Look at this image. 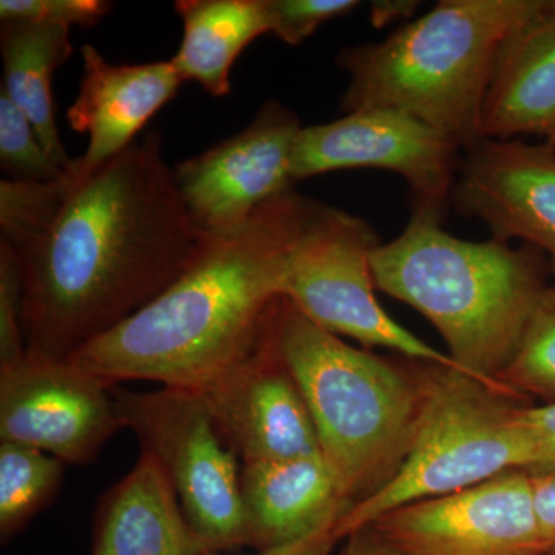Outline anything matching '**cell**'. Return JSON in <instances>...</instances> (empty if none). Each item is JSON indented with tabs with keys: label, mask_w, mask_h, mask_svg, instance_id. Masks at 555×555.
<instances>
[{
	"label": "cell",
	"mask_w": 555,
	"mask_h": 555,
	"mask_svg": "<svg viewBox=\"0 0 555 555\" xmlns=\"http://www.w3.org/2000/svg\"><path fill=\"white\" fill-rule=\"evenodd\" d=\"M520 134L555 147V0L507 36L481 113V137Z\"/></svg>",
	"instance_id": "cell-17"
},
{
	"label": "cell",
	"mask_w": 555,
	"mask_h": 555,
	"mask_svg": "<svg viewBox=\"0 0 555 555\" xmlns=\"http://www.w3.org/2000/svg\"><path fill=\"white\" fill-rule=\"evenodd\" d=\"M500 382L521 400L534 397L543 404L555 403V280L537 302Z\"/></svg>",
	"instance_id": "cell-22"
},
{
	"label": "cell",
	"mask_w": 555,
	"mask_h": 555,
	"mask_svg": "<svg viewBox=\"0 0 555 555\" xmlns=\"http://www.w3.org/2000/svg\"><path fill=\"white\" fill-rule=\"evenodd\" d=\"M534 505L547 554L555 555V473L532 476Z\"/></svg>",
	"instance_id": "cell-29"
},
{
	"label": "cell",
	"mask_w": 555,
	"mask_h": 555,
	"mask_svg": "<svg viewBox=\"0 0 555 555\" xmlns=\"http://www.w3.org/2000/svg\"><path fill=\"white\" fill-rule=\"evenodd\" d=\"M0 164L14 181L51 182L64 177L27 116L0 90Z\"/></svg>",
	"instance_id": "cell-24"
},
{
	"label": "cell",
	"mask_w": 555,
	"mask_h": 555,
	"mask_svg": "<svg viewBox=\"0 0 555 555\" xmlns=\"http://www.w3.org/2000/svg\"><path fill=\"white\" fill-rule=\"evenodd\" d=\"M443 218L412 208L403 233L372 251L375 286L422 313L460 371L509 390L500 377L550 286L546 257L529 244L456 238Z\"/></svg>",
	"instance_id": "cell-3"
},
{
	"label": "cell",
	"mask_w": 555,
	"mask_h": 555,
	"mask_svg": "<svg viewBox=\"0 0 555 555\" xmlns=\"http://www.w3.org/2000/svg\"><path fill=\"white\" fill-rule=\"evenodd\" d=\"M163 467L141 451L137 465L102 496L91 555H206Z\"/></svg>",
	"instance_id": "cell-18"
},
{
	"label": "cell",
	"mask_w": 555,
	"mask_h": 555,
	"mask_svg": "<svg viewBox=\"0 0 555 555\" xmlns=\"http://www.w3.org/2000/svg\"><path fill=\"white\" fill-rule=\"evenodd\" d=\"M241 502L257 553L337 526L353 506L323 455L241 465Z\"/></svg>",
	"instance_id": "cell-16"
},
{
	"label": "cell",
	"mask_w": 555,
	"mask_h": 555,
	"mask_svg": "<svg viewBox=\"0 0 555 555\" xmlns=\"http://www.w3.org/2000/svg\"><path fill=\"white\" fill-rule=\"evenodd\" d=\"M357 0H266L270 33L298 47L326 22L357 10Z\"/></svg>",
	"instance_id": "cell-25"
},
{
	"label": "cell",
	"mask_w": 555,
	"mask_h": 555,
	"mask_svg": "<svg viewBox=\"0 0 555 555\" xmlns=\"http://www.w3.org/2000/svg\"><path fill=\"white\" fill-rule=\"evenodd\" d=\"M418 2L414 0H383L372 3L371 21L374 27H386L390 22L409 20L415 13Z\"/></svg>",
	"instance_id": "cell-32"
},
{
	"label": "cell",
	"mask_w": 555,
	"mask_h": 555,
	"mask_svg": "<svg viewBox=\"0 0 555 555\" xmlns=\"http://www.w3.org/2000/svg\"><path fill=\"white\" fill-rule=\"evenodd\" d=\"M175 10L184 24L171 60L179 78L195 80L210 96H228L233 64L255 39L270 33L266 0H179Z\"/></svg>",
	"instance_id": "cell-19"
},
{
	"label": "cell",
	"mask_w": 555,
	"mask_h": 555,
	"mask_svg": "<svg viewBox=\"0 0 555 555\" xmlns=\"http://www.w3.org/2000/svg\"><path fill=\"white\" fill-rule=\"evenodd\" d=\"M379 244L363 218L317 203L288 257L286 298L337 337L385 347L418 363L456 367L448 353L415 337L379 305L371 262Z\"/></svg>",
	"instance_id": "cell-8"
},
{
	"label": "cell",
	"mask_w": 555,
	"mask_h": 555,
	"mask_svg": "<svg viewBox=\"0 0 555 555\" xmlns=\"http://www.w3.org/2000/svg\"><path fill=\"white\" fill-rule=\"evenodd\" d=\"M7 96L27 116L50 158L67 170L75 163L62 145L54 118L51 80L73 54L69 28L40 22L9 21L0 28Z\"/></svg>",
	"instance_id": "cell-20"
},
{
	"label": "cell",
	"mask_w": 555,
	"mask_h": 555,
	"mask_svg": "<svg viewBox=\"0 0 555 555\" xmlns=\"http://www.w3.org/2000/svg\"><path fill=\"white\" fill-rule=\"evenodd\" d=\"M24 287L20 261L9 243L0 241V366L27 352L24 326Z\"/></svg>",
	"instance_id": "cell-26"
},
{
	"label": "cell",
	"mask_w": 555,
	"mask_h": 555,
	"mask_svg": "<svg viewBox=\"0 0 555 555\" xmlns=\"http://www.w3.org/2000/svg\"><path fill=\"white\" fill-rule=\"evenodd\" d=\"M198 392L241 465L321 455L305 397L264 337L250 357Z\"/></svg>",
	"instance_id": "cell-14"
},
{
	"label": "cell",
	"mask_w": 555,
	"mask_h": 555,
	"mask_svg": "<svg viewBox=\"0 0 555 555\" xmlns=\"http://www.w3.org/2000/svg\"><path fill=\"white\" fill-rule=\"evenodd\" d=\"M451 204L492 238L521 240L550 258L555 276V147L481 139L463 152Z\"/></svg>",
	"instance_id": "cell-13"
},
{
	"label": "cell",
	"mask_w": 555,
	"mask_h": 555,
	"mask_svg": "<svg viewBox=\"0 0 555 555\" xmlns=\"http://www.w3.org/2000/svg\"><path fill=\"white\" fill-rule=\"evenodd\" d=\"M317 201L294 189L215 233L158 298L67 360L107 387L153 382L199 390L261 345L288 257Z\"/></svg>",
	"instance_id": "cell-2"
},
{
	"label": "cell",
	"mask_w": 555,
	"mask_h": 555,
	"mask_svg": "<svg viewBox=\"0 0 555 555\" xmlns=\"http://www.w3.org/2000/svg\"><path fill=\"white\" fill-rule=\"evenodd\" d=\"M64 463L39 449L0 441V537L27 528L40 511L56 499Z\"/></svg>",
	"instance_id": "cell-21"
},
{
	"label": "cell",
	"mask_w": 555,
	"mask_h": 555,
	"mask_svg": "<svg viewBox=\"0 0 555 555\" xmlns=\"http://www.w3.org/2000/svg\"><path fill=\"white\" fill-rule=\"evenodd\" d=\"M113 398L120 423L163 467L207 550L246 546L240 459L225 444L198 390L133 392L113 387Z\"/></svg>",
	"instance_id": "cell-7"
},
{
	"label": "cell",
	"mask_w": 555,
	"mask_h": 555,
	"mask_svg": "<svg viewBox=\"0 0 555 555\" xmlns=\"http://www.w3.org/2000/svg\"><path fill=\"white\" fill-rule=\"evenodd\" d=\"M521 422L531 434L539 454V463L532 476L555 473V403L525 406L520 411Z\"/></svg>",
	"instance_id": "cell-28"
},
{
	"label": "cell",
	"mask_w": 555,
	"mask_h": 555,
	"mask_svg": "<svg viewBox=\"0 0 555 555\" xmlns=\"http://www.w3.org/2000/svg\"><path fill=\"white\" fill-rule=\"evenodd\" d=\"M68 181L64 177L51 182L14 181L0 182V228L2 241L17 246L38 235L67 195Z\"/></svg>",
	"instance_id": "cell-23"
},
{
	"label": "cell",
	"mask_w": 555,
	"mask_h": 555,
	"mask_svg": "<svg viewBox=\"0 0 555 555\" xmlns=\"http://www.w3.org/2000/svg\"><path fill=\"white\" fill-rule=\"evenodd\" d=\"M463 150L423 120L392 108L347 113L302 127L292 159L294 181L335 170L378 169L406 179L412 208L447 215Z\"/></svg>",
	"instance_id": "cell-9"
},
{
	"label": "cell",
	"mask_w": 555,
	"mask_h": 555,
	"mask_svg": "<svg viewBox=\"0 0 555 555\" xmlns=\"http://www.w3.org/2000/svg\"><path fill=\"white\" fill-rule=\"evenodd\" d=\"M82 60L80 89L67 120L73 130L89 134V147L65 170L72 181L90 177L131 147L184 82L171 61L116 65L93 46L82 47Z\"/></svg>",
	"instance_id": "cell-15"
},
{
	"label": "cell",
	"mask_w": 555,
	"mask_h": 555,
	"mask_svg": "<svg viewBox=\"0 0 555 555\" xmlns=\"http://www.w3.org/2000/svg\"><path fill=\"white\" fill-rule=\"evenodd\" d=\"M112 9L113 3L104 0H2L0 22L28 21L90 28L100 24Z\"/></svg>",
	"instance_id": "cell-27"
},
{
	"label": "cell",
	"mask_w": 555,
	"mask_h": 555,
	"mask_svg": "<svg viewBox=\"0 0 555 555\" xmlns=\"http://www.w3.org/2000/svg\"><path fill=\"white\" fill-rule=\"evenodd\" d=\"M338 542L337 526H331V528L323 529V531L317 532L308 539L299 540L297 543H292V545L262 551V553L254 555H331ZM206 555L224 554L208 553Z\"/></svg>",
	"instance_id": "cell-30"
},
{
	"label": "cell",
	"mask_w": 555,
	"mask_h": 555,
	"mask_svg": "<svg viewBox=\"0 0 555 555\" xmlns=\"http://www.w3.org/2000/svg\"><path fill=\"white\" fill-rule=\"evenodd\" d=\"M264 339L295 378L321 455L353 505L403 465L418 412V383L385 358L347 345L291 301L278 299Z\"/></svg>",
	"instance_id": "cell-5"
},
{
	"label": "cell",
	"mask_w": 555,
	"mask_h": 555,
	"mask_svg": "<svg viewBox=\"0 0 555 555\" xmlns=\"http://www.w3.org/2000/svg\"><path fill=\"white\" fill-rule=\"evenodd\" d=\"M546 0H441L382 42L339 51L349 75L341 109L392 108L463 152L481 141V113L499 51Z\"/></svg>",
	"instance_id": "cell-4"
},
{
	"label": "cell",
	"mask_w": 555,
	"mask_h": 555,
	"mask_svg": "<svg viewBox=\"0 0 555 555\" xmlns=\"http://www.w3.org/2000/svg\"><path fill=\"white\" fill-rule=\"evenodd\" d=\"M367 528L400 555H550L524 469L397 507Z\"/></svg>",
	"instance_id": "cell-10"
},
{
	"label": "cell",
	"mask_w": 555,
	"mask_h": 555,
	"mask_svg": "<svg viewBox=\"0 0 555 555\" xmlns=\"http://www.w3.org/2000/svg\"><path fill=\"white\" fill-rule=\"evenodd\" d=\"M120 429L113 387L72 361L27 350L0 366V441L83 466Z\"/></svg>",
	"instance_id": "cell-11"
},
{
	"label": "cell",
	"mask_w": 555,
	"mask_h": 555,
	"mask_svg": "<svg viewBox=\"0 0 555 555\" xmlns=\"http://www.w3.org/2000/svg\"><path fill=\"white\" fill-rule=\"evenodd\" d=\"M341 555H400L396 553L386 542L371 528L360 529L346 539Z\"/></svg>",
	"instance_id": "cell-31"
},
{
	"label": "cell",
	"mask_w": 555,
	"mask_h": 555,
	"mask_svg": "<svg viewBox=\"0 0 555 555\" xmlns=\"http://www.w3.org/2000/svg\"><path fill=\"white\" fill-rule=\"evenodd\" d=\"M418 412L403 465L378 492L339 520L345 540L397 507L454 494L539 463L521 422V398L459 367L420 363Z\"/></svg>",
	"instance_id": "cell-6"
},
{
	"label": "cell",
	"mask_w": 555,
	"mask_h": 555,
	"mask_svg": "<svg viewBox=\"0 0 555 555\" xmlns=\"http://www.w3.org/2000/svg\"><path fill=\"white\" fill-rule=\"evenodd\" d=\"M301 129L291 108L268 101L246 129L175 167L179 193L204 232L238 228L294 189L292 159Z\"/></svg>",
	"instance_id": "cell-12"
},
{
	"label": "cell",
	"mask_w": 555,
	"mask_h": 555,
	"mask_svg": "<svg viewBox=\"0 0 555 555\" xmlns=\"http://www.w3.org/2000/svg\"><path fill=\"white\" fill-rule=\"evenodd\" d=\"M65 178L67 195L50 224L10 244L24 287L27 350L60 360L158 298L210 238L179 193L158 133L90 177Z\"/></svg>",
	"instance_id": "cell-1"
}]
</instances>
